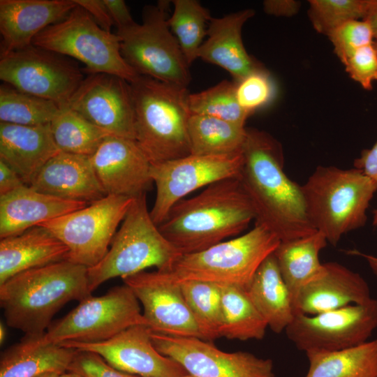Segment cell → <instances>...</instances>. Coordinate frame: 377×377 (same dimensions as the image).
<instances>
[{"label": "cell", "mask_w": 377, "mask_h": 377, "mask_svg": "<svg viewBox=\"0 0 377 377\" xmlns=\"http://www.w3.org/2000/svg\"><path fill=\"white\" fill-rule=\"evenodd\" d=\"M0 79L31 95L68 106L84 79L64 55L31 45L0 57Z\"/></svg>", "instance_id": "12"}, {"label": "cell", "mask_w": 377, "mask_h": 377, "mask_svg": "<svg viewBox=\"0 0 377 377\" xmlns=\"http://www.w3.org/2000/svg\"><path fill=\"white\" fill-rule=\"evenodd\" d=\"M76 350L68 367L69 371L83 377H140L114 368L96 353Z\"/></svg>", "instance_id": "42"}, {"label": "cell", "mask_w": 377, "mask_h": 377, "mask_svg": "<svg viewBox=\"0 0 377 377\" xmlns=\"http://www.w3.org/2000/svg\"><path fill=\"white\" fill-rule=\"evenodd\" d=\"M373 224H377V208L373 212ZM348 253L363 258L367 261L373 274L377 277V256L364 253L357 250H350Z\"/></svg>", "instance_id": "48"}, {"label": "cell", "mask_w": 377, "mask_h": 377, "mask_svg": "<svg viewBox=\"0 0 377 377\" xmlns=\"http://www.w3.org/2000/svg\"><path fill=\"white\" fill-rule=\"evenodd\" d=\"M83 8L94 20L105 31L111 32L114 26L109 9L105 0H74Z\"/></svg>", "instance_id": "43"}, {"label": "cell", "mask_w": 377, "mask_h": 377, "mask_svg": "<svg viewBox=\"0 0 377 377\" xmlns=\"http://www.w3.org/2000/svg\"><path fill=\"white\" fill-rule=\"evenodd\" d=\"M188 135L190 154L231 155L242 152L246 128L216 117L191 114Z\"/></svg>", "instance_id": "31"}, {"label": "cell", "mask_w": 377, "mask_h": 377, "mask_svg": "<svg viewBox=\"0 0 377 377\" xmlns=\"http://www.w3.org/2000/svg\"><path fill=\"white\" fill-rule=\"evenodd\" d=\"M59 152L50 124L29 126L0 122V160L26 185L29 186L44 165Z\"/></svg>", "instance_id": "25"}, {"label": "cell", "mask_w": 377, "mask_h": 377, "mask_svg": "<svg viewBox=\"0 0 377 377\" xmlns=\"http://www.w3.org/2000/svg\"><path fill=\"white\" fill-rule=\"evenodd\" d=\"M308 16L313 29L326 36L341 24L365 17L368 0H310Z\"/></svg>", "instance_id": "38"}, {"label": "cell", "mask_w": 377, "mask_h": 377, "mask_svg": "<svg viewBox=\"0 0 377 377\" xmlns=\"http://www.w3.org/2000/svg\"><path fill=\"white\" fill-rule=\"evenodd\" d=\"M304 377H377V339L336 350L306 353Z\"/></svg>", "instance_id": "30"}, {"label": "cell", "mask_w": 377, "mask_h": 377, "mask_svg": "<svg viewBox=\"0 0 377 377\" xmlns=\"http://www.w3.org/2000/svg\"><path fill=\"white\" fill-rule=\"evenodd\" d=\"M206 341L221 337L223 323L221 285L198 281L178 283Z\"/></svg>", "instance_id": "36"}, {"label": "cell", "mask_w": 377, "mask_h": 377, "mask_svg": "<svg viewBox=\"0 0 377 377\" xmlns=\"http://www.w3.org/2000/svg\"><path fill=\"white\" fill-rule=\"evenodd\" d=\"M235 82L237 102L249 116L271 103L275 97L276 87L266 68Z\"/></svg>", "instance_id": "39"}, {"label": "cell", "mask_w": 377, "mask_h": 377, "mask_svg": "<svg viewBox=\"0 0 377 377\" xmlns=\"http://www.w3.org/2000/svg\"><path fill=\"white\" fill-rule=\"evenodd\" d=\"M88 268L61 260L19 273L0 285V304L8 326L42 335L66 303L91 295Z\"/></svg>", "instance_id": "3"}, {"label": "cell", "mask_w": 377, "mask_h": 377, "mask_svg": "<svg viewBox=\"0 0 377 377\" xmlns=\"http://www.w3.org/2000/svg\"><path fill=\"white\" fill-rule=\"evenodd\" d=\"M59 374H61V373L49 372V373L40 375L37 377H56Z\"/></svg>", "instance_id": "52"}, {"label": "cell", "mask_w": 377, "mask_h": 377, "mask_svg": "<svg viewBox=\"0 0 377 377\" xmlns=\"http://www.w3.org/2000/svg\"><path fill=\"white\" fill-rule=\"evenodd\" d=\"M68 249L45 228L36 226L0 242V285L22 272L65 260Z\"/></svg>", "instance_id": "26"}, {"label": "cell", "mask_w": 377, "mask_h": 377, "mask_svg": "<svg viewBox=\"0 0 377 377\" xmlns=\"http://www.w3.org/2000/svg\"><path fill=\"white\" fill-rule=\"evenodd\" d=\"M6 328L4 327V325L1 323L0 324V342H1V344H2V343H3L4 340H5V337H6Z\"/></svg>", "instance_id": "51"}, {"label": "cell", "mask_w": 377, "mask_h": 377, "mask_svg": "<svg viewBox=\"0 0 377 377\" xmlns=\"http://www.w3.org/2000/svg\"><path fill=\"white\" fill-rule=\"evenodd\" d=\"M168 8L165 1L147 6L142 24L117 31L121 53L140 75L187 88L191 82L189 64L169 28Z\"/></svg>", "instance_id": "9"}, {"label": "cell", "mask_w": 377, "mask_h": 377, "mask_svg": "<svg viewBox=\"0 0 377 377\" xmlns=\"http://www.w3.org/2000/svg\"><path fill=\"white\" fill-rule=\"evenodd\" d=\"M151 330L135 325L100 342L64 341L62 346L100 355L114 368L140 377H175L187 374L178 362L160 353L151 338Z\"/></svg>", "instance_id": "18"}, {"label": "cell", "mask_w": 377, "mask_h": 377, "mask_svg": "<svg viewBox=\"0 0 377 377\" xmlns=\"http://www.w3.org/2000/svg\"><path fill=\"white\" fill-rule=\"evenodd\" d=\"M377 328V300L316 315L296 314L285 330L300 350L336 351L360 345Z\"/></svg>", "instance_id": "13"}, {"label": "cell", "mask_w": 377, "mask_h": 377, "mask_svg": "<svg viewBox=\"0 0 377 377\" xmlns=\"http://www.w3.org/2000/svg\"><path fill=\"white\" fill-rule=\"evenodd\" d=\"M301 189L311 223L336 246L365 225L377 184L357 168L318 166Z\"/></svg>", "instance_id": "5"}, {"label": "cell", "mask_w": 377, "mask_h": 377, "mask_svg": "<svg viewBox=\"0 0 377 377\" xmlns=\"http://www.w3.org/2000/svg\"><path fill=\"white\" fill-rule=\"evenodd\" d=\"M327 244L325 236L316 231L304 237L281 242L274 251L293 307L300 290L323 272L325 266L320 261L319 253Z\"/></svg>", "instance_id": "29"}, {"label": "cell", "mask_w": 377, "mask_h": 377, "mask_svg": "<svg viewBox=\"0 0 377 377\" xmlns=\"http://www.w3.org/2000/svg\"><path fill=\"white\" fill-rule=\"evenodd\" d=\"M26 184L18 174L0 160V195L15 191Z\"/></svg>", "instance_id": "47"}, {"label": "cell", "mask_w": 377, "mask_h": 377, "mask_svg": "<svg viewBox=\"0 0 377 377\" xmlns=\"http://www.w3.org/2000/svg\"><path fill=\"white\" fill-rule=\"evenodd\" d=\"M90 159L106 195L135 198L146 193L153 182L151 163L135 140L110 135Z\"/></svg>", "instance_id": "19"}, {"label": "cell", "mask_w": 377, "mask_h": 377, "mask_svg": "<svg viewBox=\"0 0 377 377\" xmlns=\"http://www.w3.org/2000/svg\"><path fill=\"white\" fill-rule=\"evenodd\" d=\"M173 12L168 20L189 66L198 59V51L207 36L209 11L196 0H174Z\"/></svg>", "instance_id": "34"}, {"label": "cell", "mask_w": 377, "mask_h": 377, "mask_svg": "<svg viewBox=\"0 0 377 377\" xmlns=\"http://www.w3.org/2000/svg\"><path fill=\"white\" fill-rule=\"evenodd\" d=\"M143 306V317L153 332L206 341L182 294L179 284L163 272L142 271L122 279Z\"/></svg>", "instance_id": "16"}, {"label": "cell", "mask_w": 377, "mask_h": 377, "mask_svg": "<svg viewBox=\"0 0 377 377\" xmlns=\"http://www.w3.org/2000/svg\"><path fill=\"white\" fill-rule=\"evenodd\" d=\"M50 128L60 151L88 156L107 137L113 135L68 106L61 108Z\"/></svg>", "instance_id": "33"}, {"label": "cell", "mask_w": 377, "mask_h": 377, "mask_svg": "<svg viewBox=\"0 0 377 377\" xmlns=\"http://www.w3.org/2000/svg\"><path fill=\"white\" fill-rule=\"evenodd\" d=\"M345 69L351 79L366 90H371L377 80V50L374 43L355 51L344 62Z\"/></svg>", "instance_id": "41"}, {"label": "cell", "mask_w": 377, "mask_h": 377, "mask_svg": "<svg viewBox=\"0 0 377 377\" xmlns=\"http://www.w3.org/2000/svg\"><path fill=\"white\" fill-rule=\"evenodd\" d=\"M109 9L114 26L117 31L128 29L136 22L133 20L131 14L123 0H105Z\"/></svg>", "instance_id": "44"}, {"label": "cell", "mask_w": 377, "mask_h": 377, "mask_svg": "<svg viewBox=\"0 0 377 377\" xmlns=\"http://www.w3.org/2000/svg\"><path fill=\"white\" fill-rule=\"evenodd\" d=\"M110 245L105 257L87 269L91 293L109 279H123L150 267L168 272L182 255L153 221L146 193L133 199Z\"/></svg>", "instance_id": "6"}, {"label": "cell", "mask_w": 377, "mask_h": 377, "mask_svg": "<svg viewBox=\"0 0 377 377\" xmlns=\"http://www.w3.org/2000/svg\"><path fill=\"white\" fill-rule=\"evenodd\" d=\"M87 205L48 195L25 185L0 195V237L20 235Z\"/></svg>", "instance_id": "24"}, {"label": "cell", "mask_w": 377, "mask_h": 377, "mask_svg": "<svg viewBox=\"0 0 377 377\" xmlns=\"http://www.w3.org/2000/svg\"><path fill=\"white\" fill-rule=\"evenodd\" d=\"M120 44L117 34L103 29L78 5L64 20L45 28L32 41L35 46L80 61L90 74H111L132 83L140 75L123 58Z\"/></svg>", "instance_id": "8"}, {"label": "cell", "mask_w": 377, "mask_h": 377, "mask_svg": "<svg viewBox=\"0 0 377 377\" xmlns=\"http://www.w3.org/2000/svg\"><path fill=\"white\" fill-rule=\"evenodd\" d=\"M77 6L74 0H1L0 57L32 45L38 34Z\"/></svg>", "instance_id": "20"}, {"label": "cell", "mask_w": 377, "mask_h": 377, "mask_svg": "<svg viewBox=\"0 0 377 377\" xmlns=\"http://www.w3.org/2000/svg\"><path fill=\"white\" fill-rule=\"evenodd\" d=\"M242 153L239 179L251 202L256 225L281 242L316 232L307 216L301 186L284 172L280 143L267 132L246 128Z\"/></svg>", "instance_id": "1"}, {"label": "cell", "mask_w": 377, "mask_h": 377, "mask_svg": "<svg viewBox=\"0 0 377 377\" xmlns=\"http://www.w3.org/2000/svg\"><path fill=\"white\" fill-rule=\"evenodd\" d=\"M130 84L135 142L151 164L189 155L187 88L144 75Z\"/></svg>", "instance_id": "4"}, {"label": "cell", "mask_w": 377, "mask_h": 377, "mask_svg": "<svg viewBox=\"0 0 377 377\" xmlns=\"http://www.w3.org/2000/svg\"><path fill=\"white\" fill-rule=\"evenodd\" d=\"M221 337L230 340H261L267 323L251 301L245 288L223 285Z\"/></svg>", "instance_id": "32"}, {"label": "cell", "mask_w": 377, "mask_h": 377, "mask_svg": "<svg viewBox=\"0 0 377 377\" xmlns=\"http://www.w3.org/2000/svg\"><path fill=\"white\" fill-rule=\"evenodd\" d=\"M133 199L107 195L80 209L38 226L47 229L66 246V260L89 268L107 254L117 228Z\"/></svg>", "instance_id": "11"}, {"label": "cell", "mask_w": 377, "mask_h": 377, "mask_svg": "<svg viewBox=\"0 0 377 377\" xmlns=\"http://www.w3.org/2000/svg\"><path fill=\"white\" fill-rule=\"evenodd\" d=\"M68 107L113 135L135 140L131 87L123 78L108 73L89 74Z\"/></svg>", "instance_id": "17"}, {"label": "cell", "mask_w": 377, "mask_h": 377, "mask_svg": "<svg viewBox=\"0 0 377 377\" xmlns=\"http://www.w3.org/2000/svg\"><path fill=\"white\" fill-rule=\"evenodd\" d=\"M66 371L59 374L56 377H83L77 373L69 371L68 372Z\"/></svg>", "instance_id": "50"}, {"label": "cell", "mask_w": 377, "mask_h": 377, "mask_svg": "<svg viewBox=\"0 0 377 377\" xmlns=\"http://www.w3.org/2000/svg\"><path fill=\"white\" fill-rule=\"evenodd\" d=\"M324 266L323 272L300 290L295 315H316L372 299L369 286L360 274L337 262Z\"/></svg>", "instance_id": "21"}, {"label": "cell", "mask_w": 377, "mask_h": 377, "mask_svg": "<svg viewBox=\"0 0 377 377\" xmlns=\"http://www.w3.org/2000/svg\"><path fill=\"white\" fill-rule=\"evenodd\" d=\"M354 166L377 184V142L371 148L362 151Z\"/></svg>", "instance_id": "45"}, {"label": "cell", "mask_w": 377, "mask_h": 377, "mask_svg": "<svg viewBox=\"0 0 377 377\" xmlns=\"http://www.w3.org/2000/svg\"><path fill=\"white\" fill-rule=\"evenodd\" d=\"M175 377H194V376L189 374H185V375H183V376H175Z\"/></svg>", "instance_id": "53"}, {"label": "cell", "mask_w": 377, "mask_h": 377, "mask_svg": "<svg viewBox=\"0 0 377 377\" xmlns=\"http://www.w3.org/2000/svg\"><path fill=\"white\" fill-rule=\"evenodd\" d=\"M43 336L25 335L4 350L0 358V377H37L68 371L77 350L45 343Z\"/></svg>", "instance_id": "27"}, {"label": "cell", "mask_w": 377, "mask_h": 377, "mask_svg": "<svg viewBox=\"0 0 377 377\" xmlns=\"http://www.w3.org/2000/svg\"><path fill=\"white\" fill-rule=\"evenodd\" d=\"M263 5L267 14L276 17H292L300 8V3L294 0H266Z\"/></svg>", "instance_id": "46"}, {"label": "cell", "mask_w": 377, "mask_h": 377, "mask_svg": "<svg viewBox=\"0 0 377 377\" xmlns=\"http://www.w3.org/2000/svg\"><path fill=\"white\" fill-rule=\"evenodd\" d=\"M374 45L375 46L376 49L377 50V39L374 41Z\"/></svg>", "instance_id": "54"}, {"label": "cell", "mask_w": 377, "mask_h": 377, "mask_svg": "<svg viewBox=\"0 0 377 377\" xmlns=\"http://www.w3.org/2000/svg\"><path fill=\"white\" fill-rule=\"evenodd\" d=\"M146 325L140 302L126 284L98 297L92 295L48 327L43 336L47 343L64 341L95 343L108 340L128 327Z\"/></svg>", "instance_id": "10"}, {"label": "cell", "mask_w": 377, "mask_h": 377, "mask_svg": "<svg viewBox=\"0 0 377 377\" xmlns=\"http://www.w3.org/2000/svg\"><path fill=\"white\" fill-rule=\"evenodd\" d=\"M244 165L243 153L220 156H188L151 164L150 177L156 196L150 211L156 225H160L170 209L191 192L214 182L239 177Z\"/></svg>", "instance_id": "14"}, {"label": "cell", "mask_w": 377, "mask_h": 377, "mask_svg": "<svg viewBox=\"0 0 377 377\" xmlns=\"http://www.w3.org/2000/svg\"><path fill=\"white\" fill-rule=\"evenodd\" d=\"M151 341L162 355L181 364L194 377H275L273 362L245 351L224 352L212 342L151 332Z\"/></svg>", "instance_id": "15"}, {"label": "cell", "mask_w": 377, "mask_h": 377, "mask_svg": "<svg viewBox=\"0 0 377 377\" xmlns=\"http://www.w3.org/2000/svg\"><path fill=\"white\" fill-rule=\"evenodd\" d=\"M61 108L54 101L22 92L8 84L0 87V122L22 125L49 124Z\"/></svg>", "instance_id": "35"}, {"label": "cell", "mask_w": 377, "mask_h": 377, "mask_svg": "<svg viewBox=\"0 0 377 377\" xmlns=\"http://www.w3.org/2000/svg\"><path fill=\"white\" fill-rule=\"evenodd\" d=\"M246 291L268 327L276 334L285 331L295 313L274 253L258 267Z\"/></svg>", "instance_id": "28"}, {"label": "cell", "mask_w": 377, "mask_h": 377, "mask_svg": "<svg viewBox=\"0 0 377 377\" xmlns=\"http://www.w3.org/2000/svg\"><path fill=\"white\" fill-rule=\"evenodd\" d=\"M29 186L57 198L87 204L107 195L90 156L62 151L44 165Z\"/></svg>", "instance_id": "23"}, {"label": "cell", "mask_w": 377, "mask_h": 377, "mask_svg": "<svg viewBox=\"0 0 377 377\" xmlns=\"http://www.w3.org/2000/svg\"><path fill=\"white\" fill-rule=\"evenodd\" d=\"M367 21L374 33V39H377V0H368L367 8L364 18Z\"/></svg>", "instance_id": "49"}, {"label": "cell", "mask_w": 377, "mask_h": 377, "mask_svg": "<svg viewBox=\"0 0 377 377\" xmlns=\"http://www.w3.org/2000/svg\"><path fill=\"white\" fill-rule=\"evenodd\" d=\"M235 87L234 81L223 80L202 91L189 94L191 114L216 117L245 126L249 115L239 106Z\"/></svg>", "instance_id": "37"}, {"label": "cell", "mask_w": 377, "mask_h": 377, "mask_svg": "<svg viewBox=\"0 0 377 377\" xmlns=\"http://www.w3.org/2000/svg\"><path fill=\"white\" fill-rule=\"evenodd\" d=\"M334 52L343 64L355 51L374 43V33L369 23L364 20L348 21L327 36Z\"/></svg>", "instance_id": "40"}, {"label": "cell", "mask_w": 377, "mask_h": 377, "mask_svg": "<svg viewBox=\"0 0 377 377\" xmlns=\"http://www.w3.org/2000/svg\"><path fill=\"white\" fill-rule=\"evenodd\" d=\"M255 213L239 177L214 182L177 202L158 225L182 254L205 250L245 230Z\"/></svg>", "instance_id": "2"}, {"label": "cell", "mask_w": 377, "mask_h": 377, "mask_svg": "<svg viewBox=\"0 0 377 377\" xmlns=\"http://www.w3.org/2000/svg\"><path fill=\"white\" fill-rule=\"evenodd\" d=\"M254 15L253 9L247 8L222 17H212L208 24L207 38L198 51V58L223 68L234 82L265 68L247 52L242 38L244 23Z\"/></svg>", "instance_id": "22"}, {"label": "cell", "mask_w": 377, "mask_h": 377, "mask_svg": "<svg viewBox=\"0 0 377 377\" xmlns=\"http://www.w3.org/2000/svg\"><path fill=\"white\" fill-rule=\"evenodd\" d=\"M280 239L258 225L236 238L223 241L200 252L181 255L168 272L173 282H209L246 289L263 261L273 253Z\"/></svg>", "instance_id": "7"}]
</instances>
